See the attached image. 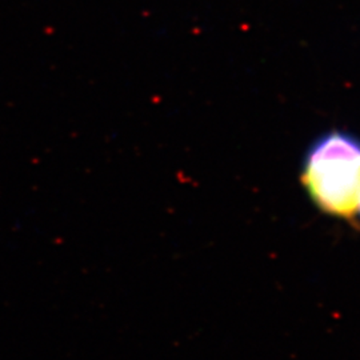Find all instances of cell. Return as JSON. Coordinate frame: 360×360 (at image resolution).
Returning a JSON list of instances; mask_svg holds the SVG:
<instances>
[{"label": "cell", "mask_w": 360, "mask_h": 360, "mask_svg": "<svg viewBox=\"0 0 360 360\" xmlns=\"http://www.w3.org/2000/svg\"><path fill=\"white\" fill-rule=\"evenodd\" d=\"M302 183L324 214L354 218L360 193L359 138L345 131L323 134L304 156Z\"/></svg>", "instance_id": "6da1fadb"}, {"label": "cell", "mask_w": 360, "mask_h": 360, "mask_svg": "<svg viewBox=\"0 0 360 360\" xmlns=\"http://www.w3.org/2000/svg\"><path fill=\"white\" fill-rule=\"evenodd\" d=\"M356 212H359L360 215V193H359V199H358V211Z\"/></svg>", "instance_id": "7a4b0ae2"}]
</instances>
